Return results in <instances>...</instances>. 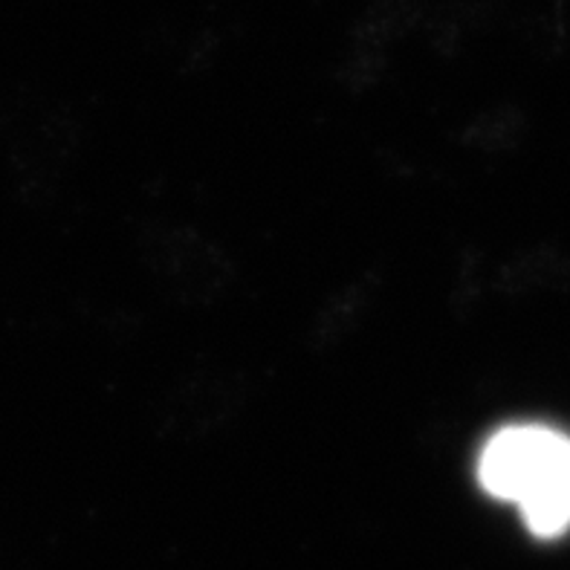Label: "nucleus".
<instances>
[{
  "mask_svg": "<svg viewBox=\"0 0 570 570\" xmlns=\"http://www.w3.org/2000/svg\"><path fill=\"white\" fill-rule=\"evenodd\" d=\"M481 487L513 501L535 535L570 528V438L548 426H507L492 434L478 461Z\"/></svg>",
  "mask_w": 570,
  "mask_h": 570,
  "instance_id": "1",
  "label": "nucleus"
}]
</instances>
